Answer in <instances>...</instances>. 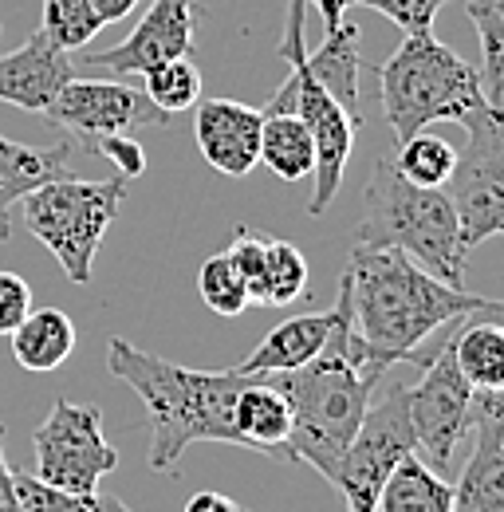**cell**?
<instances>
[{"mask_svg": "<svg viewBox=\"0 0 504 512\" xmlns=\"http://www.w3.org/2000/svg\"><path fill=\"white\" fill-rule=\"evenodd\" d=\"M339 288L351 308V327L375 347L382 359L398 363H426L430 351L422 343L465 316H501V300L473 296L430 276L414 256L402 249H371L355 245Z\"/></svg>", "mask_w": 504, "mask_h": 512, "instance_id": "6da1fadb", "label": "cell"}, {"mask_svg": "<svg viewBox=\"0 0 504 512\" xmlns=\"http://www.w3.org/2000/svg\"><path fill=\"white\" fill-rule=\"evenodd\" d=\"M394 363L351 327V308L339 288V320L331 327L323 351L296 371L268 375L292 406V434L284 461H304L319 477H331L339 453L355 438L382 375Z\"/></svg>", "mask_w": 504, "mask_h": 512, "instance_id": "7a4b0ae2", "label": "cell"}, {"mask_svg": "<svg viewBox=\"0 0 504 512\" xmlns=\"http://www.w3.org/2000/svg\"><path fill=\"white\" fill-rule=\"evenodd\" d=\"M107 367L126 383L150 414V469L174 473L182 453L197 442L237 446L233 434V398L249 375L229 371H189L182 363L158 359L123 335L107 343Z\"/></svg>", "mask_w": 504, "mask_h": 512, "instance_id": "3957f363", "label": "cell"}, {"mask_svg": "<svg viewBox=\"0 0 504 512\" xmlns=\"http://www.w3.org/2000/svg\"><path fill=\"white\" fill-rule=\"evenodd\" d=\"M355 245L402 249L430 276H438L453 288H465V253L457 245V213H453L449 193L406 182L390 150H375L371 158Z\"/></svg>", "mask_w": 504, "mask_h": 512, "instance_id": "277c9868", "label": "cell"}, {"mask_svg": "<svg viewBox=\"0 0 504 512\" xmlns=\"http://www.w3.org/2000/svg\"><path fill=\"white\" fill-rule=\"evenodd\" d=\"M378 103L398 142L434 123H465L481 107H493L477 67L445 48L430 28L406 32L398 52L378 67Z\"/></svg>", "mask_w": 504, "mask_h": 512, "instance_id": "5b68a950", "label": "cell"}, {"mask_svg": "<svg viewBox=\"0 0 504 512\" xmlns=\"http://www.w3.org/2000/svg\"><path fill=\"white\" fill-rule=\"evenodd\" d=\"M304 8H308V0H288V24H284V36H280V56L288 60V79L280 83V91L260 111H296L304 119V127H308L315 146V162H312L315 190H312V201H308V213L319 217V213H327V205L335 201V193L343 186V174H347V162H351V150H355V130H359V123L315 83V75L304 64V56H308Z\"/></svg>", "mask_w": 504, "mask_h": 512, "instance_id": "8992f818", "label": "cell"}, {"mask_svg": "<svg viewBox=\"0 0 504 512\" xmlns=\"http://www.w3.org/2000/svg\"><path fill=\"white\" fill-rule=\"evenodd\" d=\"M126 197V178L115 174L107 182L83 178H52L24 197V225L28 233L60 260L71 284H87L99 245L119 217Z\"/></svg>", "mask_w": 504, "mask_h": 512, "instance_id": "52a82bcc", "label": "cell"}, {"mask_svg": "<svg viewBox=\"0 0 504 512\" xmlns=\"http://www.w3.org/2000/svg\"><path fill=\"white\" fill-rule=\"evenodd\" d=\"M461 127L469 146L457 154L445 193L457 213V245L469 256L504 229V123L497 107H481Z\"/></svg>", "mask_w": 504, "mask_h": 512, "instance_id": "ba28073f", "label": "cell"}, {"mask_svg": "<svg viewBox=\"0 0 504 512\" xmlns=\"http://www.w3.org/2000/svg\"><path fill=\"white\" fill-rule=\"evenodd\" d=\"M410 453H414V430L406 414V386L394 383L371 398L355 438L339 453L327 481L339 489L347 512H375L382 481Z\"/></svg>", "mask_w": 504, "mask_h": 512, "instance_id": "9c48e42d", "label": "cell"}, {"mask_svg": "<svg viewBox=\"0 0 504 512\" xmlns=\"http://www.w3.org/2000/svg\"><path fill=\"white\" fill-rule=\"evenodd\" d=\"M119 465L115 446L103 438V410L91 402L60 398L32 434V473L67 493H95Z\"/></svg>", "mask_w": 504, "mask_h": 512, "instance_id": "30bf717a", "label": "cell"}, {"mask_svg": "<svg viewBox=\"0 0 504 512\" xmlns=\"http://www.w3.org/2000/svg\"><path fill=\"white\" fill-rule=\"evenodd\" d=\"M426 375L418 386H406V414L414 430V453L441 477H449L453 453L469 434L473 386L465 383L453 359V335H441V347L426 355Z\"/></svg>", "mask_w": 504, "mask_h": 512, "instance_id": "8fae6325", "label": "cell"}, {"mask_svg": "<svg viewBox=\"0 0 504 512\" xmlns=\"http://www.w3.org/2000/svg\"><path fill=\"white\" fill-rule=\"evenodd\" d=\"M44 119L79 142L87 134H130L138 127H166L170 115L158 111L146 91H134L115 79H71L63 91L48 103Z\"/></svg>", "mask_w": 504, "mask_h": 512, "instance_id": "7c38bea8", "label": "cell"}, {"mask_svg": "<svg viewBox=\"0 0 504 512\" xmlns=\"http://www.w3.org/2000/svg\"><path fill=\"white\" fill-rule=\"evenodd\" d=\"M201 0H154L150 12L138 20V28L115 48L83 52L91 67H107L115 75H142L146 67L193 56L197 44V20H201Z\"/></svg>", "mask_w": 504, "mask_h": 512, "instance_id": "4fadbf2b", "label": "cell"}, {"mask_svg": "<svg viewBox=\"0 0 504 512\" xmlns=\"http://www.w3.org/2000/svg\"><path fill=\"white\" fill-rule=\"evenodd\" d=\"M473 457L453 485V512H504V398L501 390H473L469 406Z\"/></svg>", "mask_w": 504, "mask_h": 512, "instance_id": "5bb4252c", "label": "cell"}, {"mask_svg": "<svg viewBox=\"0 0 504 512\" xmlns=\"http://www.w3.org/2000/svg\"><path fill=\"white\" fill-rule=\"evenodd\" d=\"M197 150L201 158L225 174V178H245L260 162V111L237 99H197Z\"/></svg>", "mask_w": 504, "mask_h": 512, "instance_id": "9a60e30c", "label": "cell"}, {"mask_svg": "<svg viewBox=\"0 0 504 512\" xmlns=\"http://www.w3.org/2000/svg\"><path fill=\"white\" fill-rule=\"evenodd\" d=\"M75 79L71 52L56 48L40 28L12 52L0 56V103H12L20 111L44 115L48 103L63 91V83Z\"/></svg>", "mask_w": 504, "mask_h": 512, "instance_id": "2e32d148", "label": "cell"}, {"mask_svg": "<svg viewBox=\"0 0 504 512\" xmlns=\"http://www.w3.org/2000/svg\"><path fill=\"white\" fill-rule=\"evenodd\" d=\"M233 434H237V446L284 461L288 434H292V406L268 375H249L245 386L237 390V398H233Z\"/></svg>", "mask_w": 504, "mask_h": 512, "instance_id": "e0dca14e", "label": "cell"}, {"mask_svg": "<svg viewBox=\"0 0 504 512\" xmlns=\"http://www.w3.org/2000/svg\"><path fill=\"white\" fill-rule=\"evenodd\" d=\"M335 320H339V300L327 312H308V316L284 320L260 339V347L252 351L249 359L237 363V371L241 375H280V371H296V367L312 363L315 355L323 351Z\"/></svg>", "mask_w": 504, "mask_h": 512, "instance_id": "ac0fdd59", "label": "cell"}, {"mask_svg": "<svg viewBox=\"0 0 504 512\" xmlns=\"http://www.w3.org/2000/svg\"><path fill=\"white\" fill-rule=\"evenodd\" d=\"M304 64L315 75V83L355 123H363V111H359V67H363V60H359V24L339 20L335 28H327L319 48H308Z\"/></svg>", "mask_w": 504, "mask_h": 512, "instance_id": "d6986e66", "label": "cell"}, {"mask_svg": "<svg viewBox=\"0 0 504 512\" xmlns=\"http://www.w3.org/2000/svg\"><path fill=\"white\" fill-rule=\"evenodd\" d=\"M75 142L60 134L52 146H24L0 134V221H8V209L24 201L28 193L52 178H60Z\"/></svg>", "mask_w": 504, "mask_h": 512, "instance_id": "ffe728a7", "label": "cell"}, {"mask_svg": "<svg viewBox=\"0 0 504 512\" xmlns=\"http://www.w3.org/2000/svg\"><path fill=\"white\" fill-rule=\"evenodd\" d=\"M8 339H12V359L24 371L48 375L63 367L67 355L75 351V323L60 308H32Z\"/></svg>", "mask_w": 504, "mask_h": 512, "instance_id": "44dd1931", "label": "cell"}, {"mask_svg": "<svg viewBox=\"0 0 504 512\" xmlns=\"http://www.w3.org/2000/svg\"><path fill=\"white\" fill-rule=\"evenodd\" d=\"M375 512H453V485L410 453L382 481Z\"/></svg>", "mask_w": 504, "mask_h": 512, "instance_id": "7402d4cb", "label": "cell"}, {"mask_svg": "<svg viewBox=\"0 0 504 512\" xmlns=\"http://www.w3.org/2000/svg\"><path fill=\"white\" fill-rule=\"evenodd\" d=\"M260 162L280 182L312 178L315 146L296 111H260Z\"/></svg>", "mask_w": 504, "mask_h": 512, "instance_id": "603a6c76", "label": "cell"}, {"mask_svg": "<svg viewBox=\"0 0 504 512\" xmlns=\"http://www.w3.org/2000/svg\"><path fill=\"white\" fill-rule=\"evenodd\" d=\"M453 359L473 390H504V327L501 316L469 320L453 335Z\"/></svg>", "mask_w": 504, "mask_h": 512, "instance_id": "cb8c5ba5", "label": "cell"}, {"mask_svg": "<svg viewBox=\"0 0 504 512\" xmlns=\"http://www.w3.org/2000/svg\"><path fill=\"white\" fill-rule=\"evenodd\" d=\"M308 292V260L292 241L268 237L264 233V264H260V280L252 288V304L260 308H284L296 304Z\"/></svg>", "mask_w": 504, "mask_h": 512, "instance_id": "d4e9b609", "label": "cell"}, {"mask_svg": "<svg viewBox=\"0 0 504 512\" xmlns=\"http://www.w3.org/2000/svg\"><path fill=\"white\" fill-rule=\"evenodd\" d=\"M469 24L481 40V91L501 111L504 107V0H469Z\"/></svg>", "mask_w": 504, "mask_h": 512, "instance_id": "484cf974", "label": "cell"}, {"mask_svg": "<svg viewBox=\"0 0 504 512\" xmlns=\"http://www.w3.org/2000/svg\"><path fill=\"white\" fill-rule=\"evenodd\" d=\"M390 154H394L398 174L406 182H414V186H426V190H445V182H449V174L457 166V150L445 138L426 134V130L402 138L398 150H390Z\"/></svg>", "mask_w": 504, "mask_h": 512, "instance_id": "4316f807", "label": "cell"}, {"mask_svg": "<svg viewBox=\"0 0 504 512\" xmlns=\"http://www.w3.org/2000/svg\"><path fill=\"white\" fill-rule=\"evenodd\" d=\"M12 489L24 512H130L123 501L95 493H67L48 481H40L32 469H12Z\"/></svg>", "mask_w": 504, "mask_h": 512, "instance_id": "83f0119b", "label": "cell"}, {"mask_svg": "<svg viewBox=\"0 0 504 512\" xmlns=\"http://www.w3.org/2000/svg\"><path fill=\"white\" fill-rule=\"evenodd\" d=\"M142 79H146V87H142L146 99H150L158 111H166L170 119L189 111V107H197V99H201V67L193 64L189 56L146 67Z\"/></svg>", "mask_w": 504, "mask_h": 512, "instance_id": "f1b7e54d", "label": "cell"}, {"mask_svg": "<svg viewBox=\"0 0 504 512\" xmlns=\"http://www.w3.org/2000/svg\"><path fill=\"white\" fill-rule=\"evenodd\" d=\"M197 292H201L205 308L217 312V316H225V320H233V316H241V312L249 308L245 276L237 272V264H233L229 253L209 256V260L201 264V272H197Z\"/></svg>", "mask_w": 504, "mask_h": 512, "instance_id": "f546056e", "label": "cell"}, {"mask_svg": "<svg viewBox=\"0 0 504 512\" xmlns=\"http://www.w3.org/2000/svg\"><path fill=\"white\" fill-rule=\"evenodd\" d=\"M103 20L95 16L91 0H44V24L40 32L63 48V52H79L99 36Z\"/></svg>", "mask_w": 504, "mask_h": 512, "instance_id": "4dcf8cb0", "label": "cell"}, {"mask_svg": "<svg viewBox=\"0 0 504 512\" xmlns=\"http://www.w3.org/2000/svg\"><path fill=\"white\" fill-rule=\"evenodd\" d=\"M79 146L99 154V158H107V162H115V170L123 174L126 182L146 174V150L130 134H87V138H79Z\"/></svg>", "mask_w": 504, "mask_h": 512, "instance_id": "1f68e13d", "label": "cell"}, {"mask_svg": "<svg viewBox=\"0 0 504 512\" xmlns=\"http://www.w3.org/2000/svg\"><path fill=\"white\" fill-rule=\"evenodd\" d=\"M355 4L382 12L402 32H426V28H434V16H438L449 0H355Z\"/></svg>", "mask_w": 504, "mask_h": 512, "instance_id": "d6a6232c", "label": "cell"}, {"mask_svg": "<svg viewBox=\"0 0 504 512\" xmlns=\"http://www.w3.org/2000/svg\"><path fill=\"white\" fill-rule=\"evenodd\" d=\"M32 312V288L20 272L0 268V335H12L20 320Z\"/></svg>", "mask_w": 504, "mask_h": 512, "instance_id": "836d02e7", "label": "cell"}, {"mask_svg": "<svg viewBox=\"0 0 504 512\" xmlns=\"http://www.w3.org/2000/svg\"><path fill=\"white\" fill-rule=\"evenodd\" d=\"M4 434H8V426L0 422V512H24L16 501V489H12V469L4 461Z\"/></svg>", "mask_w": 504, "mask_h": 512, "instance_id": "e575fe53", "label": "cell"}, {"mask_svg": "<svg viewBox=\"0 0 504 512\" xmlns=\"http://www.w3.org/2000/svg\"><path fill=\"white\" fill-rule=\"evenodd\" d=\"M186 512H249L241 509L233 497H225V493H197V497H189Z\"/></svg>", "mask_w": 504, "mask_h": 512, "instance_id": "d590c367", "label": "cell"}, {"mask_svg": "<svg viewBox=\"0 0 504 512\" xmlns=\"http://www.w3.org/2000/svg\"><path fill=\"white\" fill-rule=\"evenodd\" d=\"M138 4H142V0H91L95 16H99L103 24H119V20H126Z\"/></svg>", "mask_w": 504, "mask_h": 512, "instance_id": "8d00e7d4", "label": "cell"}, {"mask_svg": "<svg viewBox=\"0 0 504 512\" xmlns=\"http://www.w3.org/2000/svg\"><path fill=\"white\" fill-rule=\"evenodd\" d=\"M315 8H319V16H323V32L327 28H335L343 16H347V8L355 4V0H312Z\"/></svg>", "mask_w": 504, "mask_h": 512, "instance_id": "74e56055", "label": "cell"}, {"mask_svg": "<svg viewBox=\"0 0 504 512\" xmlns=\"http://www.w3.org/2000/svg\"><path fill=\"white\" fill-rule=\"evenodd\" d=\"M12 237V221H0V245Z\"/></svg>", "mask_w": 504, "mask_h": 512, "instance_id": "f35d334b", "label": "cell"}]
</instances>
